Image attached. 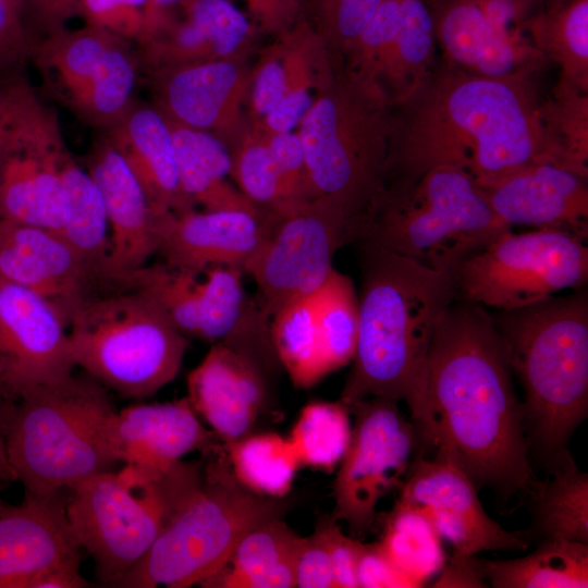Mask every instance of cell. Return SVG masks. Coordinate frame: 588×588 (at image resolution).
<instances>
[{
  "instance_id": "obj_1",
  "label": "cell",
  "mask_w": 588,
  "mask_h": 588,
  "mask_svg": "<svg viewBox=\"0 0 588 588\" xmlns=\"http://www.w3.org/2000/svg\"><path fill=\"white\" fill-rule=\"evenodd\" d=\"M539 76H482L437 62L392 108L382 189L438 166L458 168L478 185L536 162L572 170L544 125Z\"/></svg>"
},
{
  "instance_id": "obj_2",
  "label": "cell",
  "mask_w": 588,
  "mask_h": 588,
  "mask_svg": "<svg viewBox=\"0 0 588 588\" xmlns=\"http://www.w3.org/2000/svg\"><path fill=\"white\" fill-rule=\"evenodd\" d=\"M430 449L492 492L501 512L537 487L506 346L486 307L457 296L430 345Z\"/></svg>"
},
{
  "instance_id": "obj_3",
  "label": "cell",
  "mask_w": 588,
  "mask_h": 588,
  "mask_svg": "<svg viewBox=\"0 0 588 588\" xmlns=\"http://www.w3.org/2000/svg\"><path fill=\"white\" fill-rule=\"evenodd\" d=\"M359 250L358 333L340 401H404L419 443L431 444L427 366L437 323L456 297L453 273L369 243Z\"/></svg>"
},
{
  "instance_id": "obj_4",
  "label": "cell",
  "mask_w": 588,
  "mask_h": 588,
  "mask_svg": "<svg viewBox=\"0 0 588 588\" xmlns=\"http://www.w3.org/2000/svg\"><path fill=\"white\" fill-rule=\"evenodd\" d=\"M523 392L531 466L547 476L577 468L569 440L588 416V296L585 286L525 307L490 313Z\"/></svg>"
},
{
  "instance_id": "obj_5",
  "label": "cell",
  "mask_w": 588,
  "mask_h": 588,
  "mask_svg": "<svg viewBox=\"0 0 588 588\" xmlns=\"http://www.w3.org/2000/svg\"><path fill=\"white\" fill-rule=\"evenodd\" d=\"M113 412L98 384L73 376L10 393L1 407V430L26 494L56 495L110 470L106 425Z\"/></svg>"
},
{
  "instance_id": "obj_6",
  "label": "cell",
  "mask_w": 588,
  "mask_h": 588,
  "mask_svg": "<svg viewBox=\"0 0 588 588\" xmlns=\"http://www.w3.org/2000/svg\"><path fill=\"white\" fill-rule=\"evenodd\" d=\"M510 229L466 172L438 166L407 185L382 189L353 243H369L455 274L463 261Z\"/></svg>"
},
{
  "instance_id": "obj_7",
  "label": "cell",
  "mask_w": 588,
  "mask_h": 588,
  "mask_svg": "<svg viewBox=\"0 0 588 588\" xmlns=\"http://www.w3.org/2000/svg\"><path fill=\"white\" fill-rule=\"evenodd\" d=\"M392 106L348 73L314 100L298 124L310 193L340 207L356 228L382 191Z\"/></svg>"
},
{
  "instance_id": "obj_8",
  "label": "cell",
  "mask_w": 588,
  "mask_h": 588,
  "mask_svg": "<svg viewBox=\"0 0 588 588\" xmlns=\"http://www.w3.org/2000/svg\"><path fill=\"white\" fill-rule=\"evenodd\" d=\"M66 326L74 367L125 397L150 396L173 381L187 348L160 306L132 285L87 296Z\"/></svg>"
},
{
  "instance_id": "obj_9",
  "label": "cell",
  "mask_w": 588,
  "mask_h": 588,
  "mask_svg": "<svg viewBox=\"0 0 588 588\" xmlns=\"http://www.w3.org/2000/svg\"><path fill=\"white\" fill-rule=\"evenodd\" d=\"M203 482L197 465L176 462L152 471L126 465L73 487L66 517L101 584L113 586L150 549L161 529Z\"/></svg>"
},
{
  "instance_id": "obj_10",
  "label": "cell",
  "mask_w": 588,
  "mask_h": 588,
  "mask_svg": "<svg viewBox=\"0 0 588 588\" xmlns=\"http://www.w3.org/2000/svg\"><path fill=\"white\" fill-rule=\"evenodd\" d=\"M285 503L242 486L220 465L175 510L155 542L112 587L187 588L223 568L255 526L282 517Z\"/></svg>"
},
{
  "instance_id": "obj_11",
  "label": "cell",
  "mask_w": 588,
  "mask_h": 588,
  "mask_svg": "<svg viewBox=\"0 0 588 588\" xmlns=\"http://www.w3.org/2000/svg\"><path fill=\"white\" fill-rule=\"evenodd\" d=\"M585 242L560 229L506 230L457 268L456 296L494 310H510L580 289L588 279Z\"/></svg>"
},
{
  "instance_id": "obj_12",
  "label": "cell",
  "mask_w": 588,
  "mask_h": 588,
  "mask_svg": "<svg viewBox=\"0 0 588 588\" xmlns=\"http://www.w3.org/2000/svg\"><path fill=\"white\" fill-rule=\"evenodd\" d=\"M397 401L366 397L351 406L354 425L334 480L332 516L362 539L372 528L379 501L400 489L419 442Z\"/></svg>"
},
{
  "instance_id": "obj_13",
  "label": "cell",
  "mask_w": 588,
  "mask_h": 588,
  "mask_svg": "<svg viewBox=\"0 0 588 588\" xmlns=\"http://www.w3.org/2000/svg\"><path fill=\"white\" fill-rule=\"evenodd\" d=\"M354 223L335 204L316 198L282 217L243 272L272 317L285 304L315 293L333 268L335 252L353 243Z\"/></svg>"
},
{
  "instance_id": "obj_14",
  "label": "cell",
  "mask_w": 588,
  "mask_h": 588,
  "mask_svg": "<svg viewBox=\"0 0 588 588\" xmlns=\"http://www.w3.org/2000/svg\"><path fill=\"white\" fill-rule=\"evenodd\" d=\"M437 41L424 0H382L348 50L350 72L392 106L411 97L436 65Z\"/></svg>"
},
{
  "instance_id": "obj_15",
  "label": "cell",
  "mask_w": 588,
  "mask_h": 588,
  "mask_svg": "<svg viewBox=\"0 0 588 588\" xmlns=\"http://www.w3.org/2000/svg\"><path fill=\"white\" fill-rule=\"evenodd\" d=\"M397 500L424 513L453 554L524 551L530 546L523 530H506L492 519L468 476L440 455L412 461Z\"/></svg>"
},
{
  "instance_id": "obj_16",
  "label": "cell",
  "mask_w": 588,
  "mask_h": 588,
  "mask_svg": "<svg viewBox=\"0 0 588 588\" xmlns=\"http://www.w3.org/2000/svg\"><path fill=\"white\" fill-rule=\"evenodd\" d=\"M35 103L0 154V218L57 233L70 215L61 151Z\"/></svg>"
},
{
  "instance_id": "obj_17",
  "label": "cell",
  "mask_w": 588,
  "mask_h": 588,
  "mask_svg": "<svg viewBox=\"0 0 588 588\" xmlns=\"http://www.w3.org/2000/svg\"><path fill=\"white\" fill-rule=\"evenodd\" d=\"M0 365L9 393L72 377L68 326L49 299L0 275Z\"/></svg>"
},
{
  "instance_id": "obj_18",
  "label": "cell",
  "mask_w": 588,
  "mask_h": 588,
  "mask_svg": "<svg viewBox=\"0 0 588 588\" xmlns=\"http://www.w3.org/2000/svg\"><path fill=\"white\" fill-rule=\"evenodd\" d=\"M434 26L441 60L482 76L540 75L547 59L526 35L493 20L477 0H424Z\"/></svg>"
},
{
  "instance_id": "obj_19",
  "label": "cell",
  "mask_w": 588,
  "mask_h": 588,
  "mask_svg": "<svg viewBox=\"0 0 588 588\" xmlns=\"http://www.w3.org/2000/svg\"><path fill=\"white\" fill-rule=\"evenodd\" d=\"M282 217L267 210L193 208L164 218L158 252L171 268L243 270Z\"/></svg>"
},
{
  "instance_id": "obj_20",
  "label": "cell",
  "mask_w": 588,
  "mask_h": 588,
  "mask_svg": "<svg viewBox=\"0 0 588 588\" xmlns=\"http://www.w3.org/2000/svg\"><path fill=\"white\" fill-rule=\"evenodd\" d=\"M588 177L561 164L536 162L478 185L512 229H560L588 236Z\"/></svg>"
},
{
  "instance_id": "obj_21",
  "label": "cell",
  "mask_w": 588,
  "mask_h": 588,
  "mask_svg": "<svg viewBox=\"0 0 588 588\" xmlns=\"http://www.w3.org/2000/svg\"><path fill=\"white\" fill-rule=\"evenodd\" d=\"M105 205L110 250L102 279L124 284L158 252L160 218L127 162L114 146L101 149L88 170Z\"/></svg>"
},
{
  "instance_id": "obj_22",
  "label": "cell",
  "mask_w": 588,
  "mask_h": 588,
  "mask_svg": "<svg viewBox=\"0 0 588 588\" xmlns=\"http://www.w3.org/2000/svg\"><path fill=\"white\" fill-rule=\"evenodd\" d=\"M213 440L215 433L205 428L187 397L134 404L114 411L106 425L113 462L152 471L171 467L193 451H209Z\"/></svg>"
},
{
  "instance_id": "obj_23",
  "label": "cell",
  "mask_w": 588,
  "mask_h": 588,
  "mask_svg": "<svg viewBox=\"0 0 588 588\" xmlns=\"http://www.w3.org/2000/svg\"><path fill=\"white\" fill-rule=\"evenodd\" d=\"M79 551L57 494H26L0 512V588H30L46 572L81 560Z\"/></svg>"
},
{
  "instance_id": "obj_24",
  "label": "cell",
  "mask_w": 588,
  "mask_h": 588,
  "mask_svg": "<svg viewBox=\"0 0 588 588\" xmlns=\"http://www.w3.org/2000/svg\"><path fill=\"white\" fill-rule=\"evenodd\" d=\"M112 35L88 26L65 35L56 33L50 66L57 83L76 108L91 118L117 117L135 85V70L117 48Z\"/></svg>"
},
{
  "instance_id": "obj_25",
  "label": "cell",
  "mask_w": 588,
  "mask_h": 588,
  "mask_svg": "<svg viewBox=\"0 0 588 588\" xmlns=\"http://www.w3.org/2000/svg\"><path fill=\"white\" fill-rule=\"evenodd\" d=\"M0 275L49 299L65 320L97 278L61 234L2 218Z\"/></svg>"
},
{
  "instance_id": "obj_26",
  "label": "cell",
  "mask_w": 588,
  "mask_h": 588,
  "mask_svg": "<svg viewBox=\"0 0 588 588\" xmlns=\"http://www.w3.org/2000/svg\"><path fill=\"white\" fill-rule=\"evenodd\" d=\"M267 378L247 358L212 344L187 376V400L224 444L253 432L267 401Z\"/></svg>"
},
{
  "instance_id": "obj_27",
  "label": "cell",
  "mask_w": 588,
  "mask_h": 588,
  "mask_svg": "<svg viewBox=\"0 0 588 588\" xmlns=\"http://www.w3.org/2000/svg\"><path fill=\"white\" fill-rule=\"evenodd\" d=\"M197 281L200 340L223 344L250 360L268 379L281 364L271 338V317L254 301L237 267L206 269Z\"/></svg>"
},
{
  "instance_id": "obj_28",
  "label": "cell",
  "mask_w": 588,
  "mask_h": 588,
  "mask_svg": "<svg viewBox=\"0 0 588 588\" xmlns=\"http://www.w3.org/2000/svg\"><path fill=\"white\" fill-rule=\"evenodd\" d=\"M247 86V76L231 59L181 65L168 79L166 102L173 121L229 134L238 124Z\"/></svg>"
},
{
  "instance_id": "obj_29",
  "label": "cell",
  "mask_w": 588,
  "mask_h": 588,
  "mask_svg": "<svg viewBox=\"0 0 588 588\" xmlns=\"http://www.w3.org/2000/svg\"><path fill=\"white\" fill-rule=\"evenodd\" d=\"M113 146L140 182L160 218L192 208L181 188L168 119L154 109L136 110L118 131Z\"/></svg>"
},
{
  "instance_id": "obj_30",
  "label": "cell",
  "mask_w": 588,
  "mask_h": 588,
  "mask_svg": "<svg viewBox=\"0 0 588 588\" xmlns=\"http://www.w3.org/2000/svg\"><path fill=\"white\" fill-rule=\"evenodd\" d=\"M182 192L206 209L264 210L228 181L232 157L216 135L168 119Z\"/></svg>"
},
{
  "instance_id": "obj_31",
  "label": "cell",
  "mask_w": 588,
  "mask_h": 588,
  "mask_svg": "<svg viewBox=\"0 0 588 588\" xmlns=\"http://www.w3.org/2000/svg\"><path fill=\"white\" fill-rule=\"evenodd\" d=\"M301 537L281 517L250 529L235 547L228 564L203 581L206 588H292Z\"/></svg>"
},
{
  "instance_id": "obj_32",
  "label": "cell",
  "mask_w": 588,
  "mask_h": 588,
  "mask_svg": "<svg viewBox=\"0 0 588 588\" xmlns=\"http://www.w3.org/2000/svg\"><path fill=\"white\" fill-rule=\"evenodd\" d=\"M510 560L469 558L477 575L494 588H586L588 543L549 540Z\"/></svg>"
},
{
  "instance_id": "obj_33",
  "label": "cell",
  "mask_w": 588,
  "mask_h": 588,
  "mask_svg": "<svg viewBox=\"0 0 588 588\" xmlns=\"http://www.w3.org/2000/svg\"><path fill=\"white\" fill-rule=\"evenodd\" d=\"M181 3L186 19L174 27L164 46L173 60L194 64L230 59L246 41L249 24L229 0Z\"/></svg>"
},
{
  "instance_id": "obj_34",
  "label": "cell",
  "mask_w": 588,
  "mask_h": 588,
  "mask_svg": "<svg viewBox=\"0 0 588 588\" xmlns=\"http://www.w3.org/2000/svg\"><path fill=\"white\" fill-rule=\"evenodd\" d=\"M529 544L549 540L588 543V476L577 468L539 480L527 498Z\"/></svg>"
},
{
  "instance_id": "obj_35",
  "label": "cell",
  "mask_w": 588,
  "mask_h": 588,
  "mask_svg": "<svg viewBox=\"0 0 588 588\" xmlns=\"http://www.w3.org/2000/svg\"><path fill=\"white\" fill-rule=\"evenodd\" d=\"M531 45L561 77L588 91V0L544 7L526 25Z\"/></svg>"
},
{
  "instance_id": "obj_36",
  "label": "cell",
  "mask_w": 588,
  "mask_h": 588,
  "mask_svg": "<svg viewBox=\"0 0 588 588\" xmlns=\"http://www.w3.org/2000/svg\"><path fill=\"white\" fill-rule=\"evenodd\" d=\"M61 174L68 192L70 215L62 230L63 238L102 279L110 250V230L101 194L88 171H84L64 154Z\"/></svg>"
},
{
  "instance_id": "obj_37",
  "label": "cell",
  "mask_w": 588,
  "mask_h": 588,
  "mask_svg": "<svg viewBox=\"0 0 588 588\" xmlns=\"http://www.w3.org/2000/svg\"><path fill=\"white\" fill-rule=\"evenodd\" d=\"M271 338L281 367L296 388H310L331 373L319 339L313 294L285 304L271 317Z\"/></svg>"
},
{
  "instance_id": "obj_38",
  "label": "cell",
  "mask_w": 588,
  "mask_h": 588,
  "mask_svg": "<svg viewBox=\"0 0 588 588\" xmlns=\"http://www.w3.org/2000/svg\"><path fill=\"white\" fill-rule=\"evenodd\" d=\"M379 543L391 562L418 587L445 565L442 539L431 522L418 509L400 500L384 515Z\"/></svg>"
},
{
  "instance_id": "obj_39",
  "label": "cell",
  "mask_w": 588,
  "mask_h": 588,
  "mask_svg": "<svg viewBox=\"0 0 588 588\" xmlns=\"http://www.w3.org/2000/svg\"><path fill=\"white\" fill-rule=\"evenodd\" d=\"M225 448L233 476L248 490L278 499L291 490L301 464L287 438L252 432Z\"/></svg>"
},
{
  "instance_id": "obj_40",
  "label": "cell",
  "mask_w": 588,
  "mask_h": 588,
  "mask_svg": "<svg viewBox=\"0 0 588 588\" xmlns=\"http://www.w3.org/2000/svg\"><path fill=\"white\" fill-rule=\"evenodd\" d=\"M350 408L342 401L305 405L287 438L302 466L332 471L351 439Z\"/></svg>"
},
{
  "instance_id": "obj_41",
  "label": "cell",
  "mask_w": 588,
  "mask_h": 588,
  "mask_svg": "<svg viewBox=\"0 0 588 588\" xmlns=\"http://www.w3.org/2000/svg\"><path fill=\"white\" fill-rule=\"evenodd\" d=\"M316 324L331 372L351 364L358 333V295L353 281L333 269L313 293Z\"/></svg>"
},
{
  "instance_id": "obj_42",
  "label": "cell",
  "mask_w": 588,
  "mask_h": 588,
  "mask_svg": "<svg viewBox=\"0 0 588 588\" xmlns=\"http://www.w3.org/2000/svg\"><path fill=\"white\" fill-rule=\"evenodd\" d=\"M542 118L569 168L588 177V91L559 76L543 95Z\"/></svg>"
},
{
  "instance_id": "obj_43",
  "label": "cell",
  "mask_w": 588,
  "mask_h": 588,
  "mask_svg": "<svg viewBox=\"0 0 588 588\" xmlns=\"http://www.w3.org/2000/svg\"><path fill=\"white\" fill-rule=\"evenodd\" d=\"M231 157V176L250 201L280 217L295 211L261 132L241 138Z\"/></svg>"
},
{
  "instance_id": "obj_44",
  "label": "cell",
  "mask_w": 588,
  "mask_h": 588,
  "mask_svg": "<svg viewBox=\"0 0 588 588\" xmlns=\"http://www.w3.org/2000/svg\"><path fill=\"white\" fill-rule=\"evenodd\" d=\"M286 73V87L282 98L262 121L264 134L292 132L310 109L311 68L303 49L292 48L282 54Z\"/></svg>"
},
{
  "instance_id": "obj_45",
  "label": "cell",
  "mask_w": 588,
  "mask_h": 588,
  "mask_svg": "<svg viewBox=\"0 0 588 588\" xmlns=\"http://www.w3.org/2000/svg\"><path fill=\"white\" fill-rule=\"evenodd\" d=\"M78 13L88 26L112 36L151 35L155 29L150 0H82Z\"/></svg>"
},
{
  "instance_id": "obj_46",
  "label": "cell",
  "mask_w": 588,
  "mask_h": 588,
  "mask_svg": "<svg viewBox=\"0 0 588 588\" xmlns=\"http://www.w3.org/2000/svg\"><path fill=\"white\" fill-rule=\"evenodd\" d=\"M382 0H321L324 30L329 39L347 51Z\"/></svg>"
},
{
  "instance_id": "obj_47",
  "label": "cell",
  "mask_w": 588,
  "mask_h": 588,
  "mask_svg": "<svg viewBox=\"0 0 588 588\" xmlns=\"http://www.w3.org/2000/svg\"><path fill=\"white\" fill-rule=\"evenodd\" d=\"M295 581L299 588H334L328 541L321 518L311 535L301 537L295 558Z\"/></svg>"
},
{
  "instance_id": "obj_48",
  "label": "cell",
  "mask_w": 588,
  "mask_h": 588,
  "mask_svg": "<svg viewBox=\"0 0 588 588\" xmlns=\"http://www.w3.org/2000/svg\"><path fill=\"white\" fill-rule=\"evenodd\" d=\"M330 553L334 588H357V565L364 542L343 532L332 515L321 517Z\"/></svg>"
},
{
  "instance_id": "obj_49",
  "label": "cell",
  "mask_w": 588,
  "mask_h": 588,
  "mask_svg": "<svg viewBox=\"0 0 588 588\" xmlns=\"http://www.w3.org/2000/svg\"><path fill=\"white\" fill-rule=\"evenodd\" d=\"M362 588H416L418 585L400 571L383 552L379 541L364 543L357 565Z\"/></svg>"
},
{
  "instance_id": "obj_50",
  "label": "cell",
  "mask_w": 588,
  "mask_h": 588,
  "mask_svg": "<svg viewBox=\"0 0 588 588\" xmlns=\"http://www.w3.org/2000/svg\"><path fill=\"white\" fill-rule=\"evenodd\" d=\"M285 87L283 58L277 54L265 57L257 68L252 85V107L257 119L262 120L273 109L282 98Z\"/></svg>"
},
{
  "instance_id": "obj_51",
  "label": "cell",
  "mask_w": 588,
  "mask_h": 588,
  "mask_svg": "<svg viewBox=\"0 0 588 588\" xmlns=\"http://www.w3.org/2000/svg\"><path fill=\"white\" fill-rule=\"evenodd\" d=\"M27 47V30L20 12L8 0H0V74L15 65Z\"/></svg>"
},
{
  "instance_id": "obj_52",
  "label": "cell",
  "mask_w": 588,
  "mask_h": 588,
  "mask_svg": "<svg viewBox=\"0 0 588 588\" xmlns=\"http://www.w3.org/2000/svg\"><path fill=\"white\" fill-rule=\"evenodd\" d=\"M34 103L29 90L21 82L0 83V154Z\"/></svg>"
},
{
  "instance_id": "obj_53",
  "label": "cell",
  "mask_w": 588,
  "mask_h": 588,
  "mask_svg": "<svg viewBox=\"0 0 588 588\" xmlns=\"http://www.w3.org/2000/svg\"><path fill=\"white\" fill-rule=\"evenodd\" d=\"M82 0H25L21 11L32 16L33 21L44 28L58 32L61 25L72 15L78 13Z\"/></svg>"
},
{
  "instance_id": "obj_54",
  "label": "cell",
  "mask_w": 588,
  "mask_h": 588,
  "mask_svg": "<svg viewBox=\"0 0 588 588\" xmlns=\"http://www.w3.org/2000/svg\"><path fill=\"white\" fill-rule=\"evenodd\" d=\"M254 16L269 29L289 26L297 14V0H246Z\"/></svg>"
},
{
  "instance_id": "obj_55",
  "label": "cell",
  "mask_w": 588,
  "mask_h": 588,
  "mask_svg": "<svg viewBox=\"0 0 588 588\" xmlns=\"http://www.w3.org/2000/svg\"><path fill=\"white\" fill-rule=\"evenodd\" d=\"M81 560L59 565L39 576L30 588H85L90 583L79 572Z\"/></svg>"
},
{
  "instance_id": "obj_56",
  "label": "cell",
  "mask_w": 588,
  "mask_h": 588,
  "mask_svg": "<svg viewBox=\"0 0 588 588\" xmlns=\"http://www.w3.org/2000/svg\"><path fill=\"white\" fill-rule=\"evenodd\" d=\"M469 558L453 554L450 564L442 568L443 573L434 587H485L483 580L475 572Z\"/></svg>"
},
{
  "instance_id": "obj_57",
  "label": "cell",
  "mask_w": 588,
  "mask_h": 588,
  "mask_svg": "<svg viewBox=\"0 0 588 588\" xmlns=\"http://www.w3.org/2000/svg\"><path fill=\"white\" fill-rule=\"evenodd\" d=\"M16 480L15 475L8 461L3 434L1 430V415H0V482H7Z\"/></svg>"
},
{
  "instance_id": "obj_58",
  "label": "cell",
  "mask_w": 588,
  "mask_h": 588,
  "mask_svg": "<svg viewBox=\"0 0 588 588\" xmlns=\"http://www.w3.org/2000/svg\"><path fill=\"white\" fill-rule=\"evenodd\" d=\"M183 0H150V10L156 25L162 21L161 10L163 7L182 2Z\"/></svg>"
},
{
  "instance_id": "obj_59",
  "label": "cell",
  "mask_w": 588,
  "mask_h": 588,
  "mask_svg": "<svg viewBox=\"0 0 588 588\" xmlns=\"http://www.w3.org/2000/svg\"><path fill=\"white\" fill-rule=\"evenodd\" d=\"M5 396H7V390H5V385H4V381H3L2 367L0 365V407L3 404V402L5 400Z\"/></svg>"
},
{
  "instance_id": "obj_60",
  "label": "cell",
  "mask_w": 588,
  "mask_h": 588,
  "mask_svg": "<svg viewBox=\"0 0 588 588\" xmlns=\"http://www.w3.org/2000/svg\"><path fill=\"white\" fill-rule=\"evenodd\" d=\"M21 14L25 0H8Z\"/></svg>"
},
{
  "instance_id": "obj_61",
  "label": "cell",
  "mask_w": 588,
  "mask_h": 588,
  "mask_svg": "<svg viewBox=\"0 0 588 588\" xmlns=\"http://www.w3.org/2000/svg\"><path fill=\"white\" fill-rule=\"evenodd\" d=\"M565 1H568V0H542L544 7H552V5L560 4Z\"/></svg>"
},
{
  "instance_id": "obj_62",
  "label": "cell",
  "mask_w": 588,
  "mask_h": 588,
  "mask_svg": "<svg viewBox=\"0 0 588 588\" xmlns=\"http://www.w3.org/2000/svg\"><path fill=\"white\" fill-rule=\"evenodd\" d=\"M3 506H4V504H3V502L1 501V498H0V512L2 511Z\"/></svg>"
}]
</instances>
